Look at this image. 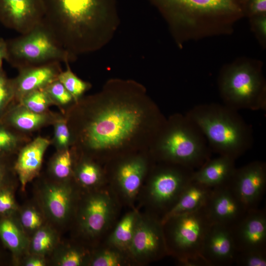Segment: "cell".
I'll return each mask as SVG.
<instances>
[{"mask_svg": "<svg viewBox=\"0 0 266 266\" xmlns=\"http://www.w3.org/2000/svg\"><path fill=\"white\" fill-rule=\"evenodd\" d=\"M237 252L266 250V212L258 208L248 210L230 228Z\"/></svg>", "mask_w": 266, "mask_h": 266, "instance_id": "obj_15", "label": "cell"}, {"mask_svg": "<svg viewBox=\"0 0 266 266\" xmlns=\"http://www.w3.org/2000/svg\"><path fill=\"white\" fill-rule=\"evenodd\" d=\"M44 16L42 0H0V23L20 34L40 24Z\"/></svg>", "mask_w": 266, "mask_h": 266, "instance_id": "obj_12", "label": "cell"}, {"mask_svg": "<svg viewBox=\"0 0 266 266\" xmlns=\"http://www.w3.org/2000/svg\"><path fill=\"white\" fill-rule=\"evenodd\" d=\"M20 222L23 228L28 231H36L42 226L41 214L33 207L24 209L20 214Z\"/></svg>", "mask_w": 266, "mask_h": 266, "instance_id": "obj_37", "label": "cell"}, {"mask_svg": "<svg viewBox=\"0 0 266 266\" xmlns=\"http://www.w3.org/2000/svg\"><path fill=\"white\" fill-rule=\"evenodd\" d=\"M31 140L30 135L18 132L0 122V157L16 156Z\"/></svg>", "mask_w": 266, "mask_h": 266, "instance_id": "obj_26", "label": "cell"}, {"mask_svg": "<svg viewBox=\"0 0 266 266\" xmlns=\"http://www.w3.org/2000/svg\"><path fill=\"white\" fill-rule=\"evenodd\" d=\"M52 126L53 127V134L50 139L51 145H52L56 151L70 148L72 144L71 134L64 115Z\"/></svg>", "mask_w": 266, "mask_h": 266, "instance_id": "obj_35", "label": "cell"}, {"mask_svg": "<svg viewBox=\"0 0 266 266\" xmlns=\"http://www.w3.org/2000/svg\"><path fill=\"white\" fill-rule=\"evenodd\" d=\"M61 64L56 62L18 69L17 75L12 78L15 102H19L31 92L45 88L58 79L63 70Z\"/></svg>", "mask_w": 266, "mask_h": 266, "instance_id": "obj_18", "label": "cell"}, {"mask_svg": "<svg viewBox=\"0 0 266 266\" xmlns=\"http://www.w3.org/2000/svg\"><path fill=\"white\" fill-rule=\"evenodd\" d=\"M140 216L136 210L126 214L109 236L108 240L109 246L128 253Z\"/></svg>", "mask_w": 266, "mask_h": 266, "instance_id": "obj_24", "label": "cell"}, {"mask_svg": "<svg viewBox=\"0 0 266 266\" xmlns=\"http://www.w3.org/2000/svg\"><path fill=\"white\" fill-rule=\"evenodd\" d=\"M84 257L83 252L80 249L69 247L59 255L56 263L60 266H79L83 264Z\"/></svg>", "mask_w": 266, "mask_h": 266, "instance_id": "obj_38", "label": "cell"}, {"mask_svg": "<svg viewBox=\"0 0 266 266\" xmlns=\"http://www.w3.org/2000/svg\"><path fill=\"white\" fill-rule=\"evenodd\" d=\"M73 175L79 184L88 188L97 186L101 180L99 167L89 160H83L74 166Z\"/></svg>", "mask_w": 266, "mask_h": 266, "instance_id": "obj_28", "label": "cell"}, {"mask_svg": "<svg viewBox=\"0 0 266 266\" xmlns=\"http://www.w3.org/2000/svg\"><path fill=\"white\" fill-rule=\"evenodd\" d=\"M173 166L157 170L147 188L148 202L155 210L162 213V216L176 202L192 180L195 171L179 165L173 164Z\"/></svg>", "mask_w": 266, "mask_h": 266, "instance_id": "obj_9", "label": "cell"}, {"mask_svg": "<svg viewBox=\"0 0 266 266\" xmlns=\"http://www.w3.org/2000/svg\"><path fill=\"white\" fill-rule=\"evenodd\" d=\"M218 86L223 104L236 110L266 109V89L260 66L235 62L221 72Z\"/></svg>", "mask_w": 266, "mask_h": 266, "instance_id": "obj_5", "label": "cell"}, {"mask_svg": "<svg viewBox=\"0 0 266 266\" xmlns=\"http://www.w3.org/2000/svg\"><path fill=\"white\" fill-rule=\"evenodd\" d=\"M253 26L256 33L262 39L266 38V15L252 17Z\"/></svg>", "mask_w": 266, "mask_h": 266, "instance_id": "obj_42", "label": "cell"}, {"mask_svg": "<svg viewBox=\"0 0 266 266\" xmlns=\"http://www.w3.org/2000/svg\"><path fill=\"white\" fill-rule=\"evenodd\" d=\"M125 252L110 246L98 251L91 258L92 266H120L127 264Z\"/></svg>", "mask_w": 266, "mask_h": 266, "instance_id": "obj_32", "label": "cell"}, {"mask_svg": "<svg viewBox=\"0 0 266 266\" xmlns=\"http://www.w3.org/2000/svg\"><path fill=\"white\" fill-rule=\"evenodd\" d=\"M73 151L69 148L56 151L49 162L48 171L55 181H67L73 175Z\"/></svg>", "mask_w": 266, "mask_h": 266, "instance_id": "obj_25", "label": "cell"}, {"mask_svg": "<svg viewBox=\"0 0 266 266\" xmlns=\"http://www.w3.org/2000/svg\"><path fill=\"white\" fill-rule=\"evenodd\" d=\"M57 241L56 233L48 227L42 226L35 231L30 244L34 255L42 256L50 252Z\"/></svg>", "mask_w": 266, "mask_h": 266, "instance_id": "obj_29", "label": "cell"}, {"mask_svg": "<svg viewBox=\"0 0 266 266\" xmlns=\"http://www.w3.org/2000/svg\"><path fill=\"white\" fill-rule=\"evenodd\" d=\"M187 115L198 126L212 152L236 160L250 149L253 133L238 112L224 104H198Z\"/></svg>", "mask_w": 266, "mask_h": 266, "instance_id": "obj_3", "label": "cell"}, {"mask_svg": "<svg viewBox=\"0 0 266 266\" xmlns=\"http://www.w3.org/2000/svg\"><path fill=\"white\" fill-rule=\"evenodd\" d=\"M128 253L139 262L157 260L168 254L161 219L140 216Z\"/></svg>", "mask_w": 266, "mask_h": 266, "instance_id": "obj_10", "label": "cell"}, {"mask_svg": "<svg viewBox=\"0 0 266 266\" xmlns=\"http://www.w3.org/2000/svg\"><path fill=\"white\" fill-rule=\"evenodd\" d=\"M145 171L144 162L138 159L128 161L120 166L116 177L118 189L128 201H133L138 194Z\"/></svg>", "mask_w": 266, "mask_h": 266, "instance_id": "obj_23", "label": "cell"}, {"mask_svg": "<svg viewBox=\"0 0 266 266\" xmlns=\"http://www.w3.org/2000/svg\"><path fill=\"white\" fill-rule=\"evenodd\" d=\"M16 204L12 193L8 190L0 191V213H5L15 209Z\"/></svg>", "mask_w": 266, "mask_h": 266, "instance_id": "obj_40", "label": "cell"}, {"mask_svg": "<svg viewBox=\"0 0 266 266\" xmlns=\"http://www.w3.org/2000/svg\"><path fill=\"white\" fill-rule=\"evenodd\" d=\"M6 57V40L0 37V69L2 67V63Z\"/></svg>", "mask_w": 266, "mask_h": 266, "instance_id": "obj_44", "label": "cell"}, {"mask_svg": "<svg viewBox=\"0 0 266 266\" xmlns=\"http://www.w3.org/2000/svg\"><path fill=\"white\" fill-rule=\"evenodd\" d=\"M168 125L159 143L161 159L195 170L210 158L205 137L187 114L176 116Z\"/></svg>", "mask_w": 266, "mask_h": 266, "instance_id": "obj_4", "label": "cell"}, {"mask_svg": "<svg viewBox=\"0 0 266 266\" xmlns=\"http://www.w3.org/2000/svg\"><path fill=\"white\" fill-rule=\"evenodd\" d=\"M44 89L53 105L57 106L63 115L76 103L72 95L58 79Z\"/></svg>", "mask_w": 266, "mask_h": 266, "instance_id": "obj_30", "label": "cell"}, {"mask_svg": "<svg viewBox=\"0 0 266 266\" xmlns=\"http://www.w3.org/2000/svg\"><path fill=\"white\" fill-rule=\"evenodd\" d=\"M230 229L211 223L205 234L201 255L207 266H230L237 254Z\"/></svg>", "mask_w": 266, "mask_h": 266, "instance_id": "obj_16", "label": "cell"}, {"mask_svg": "<svg viewBox=\"0 0 266 266\" xmlns=\"http://www.w3.org/2000/svg\"><path fill=\"white\" fill-rule=\"evenodd\" d=\"M5 60L17 70L52 62L69 63L75 56L64 49L41 23L28 33L6 40Z\"/></svg>", "mask_w": 266, "mask_h": 266, "instance_id": "obj_7", "label": "cell"}, {"mask_svg": "<svg viewBox=\"0 0 266 266\" xmlns=\"http://www.w3.org/2000/svg\"><path fill=\"white\" fill-rule=\"evenodd\" d=\"M244 13L250 17L266 14V0H244Z\"/></svg>", "mask_w": 266, "mask_h": 266, "instance_id": "obj_39", "label": "cell"}, {"mask_svg": "<svg viewBox=\"0 0 266 266\" xmlns=\"http://www.w3.org/2000/svg\"><path fill=\"white\" fill-rule=\"evenodd\" d=\"M211 190V188L192 179L174 204L162 217V223L174 216L194 212L203 207Z\"/></svg>", "mask_w": 266, "mask_h": 266, "instance_id": "obj_22", "label": "cell"}, {"mask_svg": "<svg viewBox=\"0 0 266 266\" xmlns=\"http://www.w3.org/2000/svg\"><path fill=\"white\" fill-rule=\"evenodd\" d=\"M235 161L233 158L224 155L210 158L195 170L193 179L211 188L227 184L236 168Z\"/></svg>", "mask_w": 266, "mask_h": 266, "instance_id": "obj_21", "label": "cell"}, {"mask_svg": "<svg viewBox=\"0 0 266 266\" xmlns=\"http://www.w3.org/2000/svg\"><path fill=\"white\" fill-rule=\"evenodd\" d=\"M42 24L72 55L92 51L99 43L102 0H42Z\"/></svg>", "mask_w": 266, "mask_h": 266, "instance_id": "obj_2", "label": "cell"}, {"mask_svg": "<svg viewBox=\"0 0 266 266\" xmlns=\"http://www.w3.org/2000/svg\"><path fill=\"white\" fill-rule=\"evenodd\" d=\"M50 145V139L38 136L25 144L17 154L14 169L22 190L39 175L44 154Z\"/></svg>", "mask_w": 266, "mask_h": 266, "instance_id": "obj_17", "label": "cell"}, {"mask_svg": "<svg viewBox=\"0 0 266 266\" xmlns=\"http://www.w3.org/2000/svg\"><path fill=\"white\" fill-rule=\"evenodd\" d=\"M204 207L171 217L163 224L168 254L185 266H207L201 255L203 240L210 224Z\"/></svg>", "mask_w": 266, "mask_h": 266, "instance_id": "obj_6", "label": "cell"}, {"mask_svg": "<svg viewBox=\"0 0 266 266\" xmlns=\"http://www.w3.org/2000/svg\"><path fill=\"white\" fill-rule=\"evenodd\" d=\"M204 209L210 223L229 228L248 210L229 183L212 188Z\"/></svg>", "mask_w": 266, "mask_h": 266, "instance_id": "obj_13", "label": "cell"}, {"mask_svg": "<svg viewBox=\"0 0 266 266\" xmlns=\"http://www.w3.org/2000/svg\"><path fill=\"white\" fill-rule=\"evenodd\" d=\"M29 258L25 263L26 266H44L46 265L45 260L42 256L34 255Z\"/></svg>", "mask_w": 266, "mask_h": 266, "instance_id": "obj_43", "label": "cell"}, {"mask_svg": "<svg viewBox=\"0 0 266 266\" xmlns=\"http://www.w3.org/2000/svg\"><path fill=\"white\" fill-rule=\"evenodd\" d=\"M71 146L93 153L118 146L139 127L143 112L133 105L113 104L104 108L89 98L76 102L64 114Z\"/></svg>", "mask_w": 266, "mask_h": 266, "instance_id": "obj_1", "label": "cell"}, {"mask_svg": "<svg viewBox=\"0 0 266 266\" xmlns=\"http://www.w3.org/2000/svg\"><path fill=\"white\" fill-rule=\"evenodd\" d=\"M18 103L32 111L39 113L49 111L50 107L54 106L44 89L30 92L25 96Z\"/></svg>", "mask_w": 266, "mask_h": 266, "instance_id": "obj_33", "label": "cell"}, {"mask_svg": "<svg viewBox=\"0 0 266 266\" xmlns=\"http://www.w3.org/2000/svg\"><path fill=\"white\" fill-rule=\"evenodd\" d=\"M115 203L109 194L99 192L89 196L80 209L79 225L82 232L94 237L102 233L115 213Z\"/></svg>", "mask_w": 266, "mask_h": 266, "instance_id": "obj_14", "label": "cell"}, {"mask_svg": "<svg viewBox=\"0 0 266 266\" xmlns=\"http://www.w3.org/2000/svg\"><path fill=\"white\" fill-rule=\"evenodd\" d=\"M66 65V69L60 72L58 79L72 95L76 102L89 88L90 85L89 83L80 79L72 72L69 63Z\"/></svg>", "mask_w": 266, "mask_h": 266, "instance_id": "obj_31", "label": "cell"}, {"mask_svg": "<svg viewBox=\"0 0 266 266\" xmlns=\"http://www.w3.org/2000/svg\"><path fill=\"white\" fill-rule=\"evenodd\" d=\"M241 1H242V2L243 3L244 0H241Z\"/></svg>", "mask_w": 266, "mask_h": 266, "instance_id": "obj_45", "label": "cell"}, {"mask_svg": "<svg viewBox=\"0 0 266 266\" xmlns=\"http://www.w3.org/2000/svg\"><path fill=\"white\" fill-rule=\"evenodd\" d=\"M10 157L12 156L0 157V187L7 180L9 176L16 173L14 166L10 167L6 163L7 159Z\"/></svg>", "mask_w": 266, "mask_h": 266, "instance_id": "obj_41", "label": "cell"}, {"mask_svg": "<svg viewBox=\"0 0 266 266\" xmlns=\"http://www.w3.org/2000/svg\"><path fill=\"white\" fill-rule=\"evenodd\" d=\"M0 237L13 253L20 254L26 249L27 241L18 226L12 220L4 219L0 221Z\"/></svg>", "mask_w": 266, "mask_h": 266, "instance_id": "obj_27", "label": "cell"}, {"mask_svg": "<svg viewBox=\"0 0 266 266\" xmlns=\"http://www.w3.org/2000/svg\"><path fill=\"white\" fill-rule=\"evenodd\" d=\"M190 27L199 21L229 20L244 14L241 0H159Z\"/></svg>", "mask_w": 266, "mask_h": 266, "instance_id": "obj_8", "label": "cell"}, {"mask_svg": "<svg viewBox=\"0 0 266 266\" xmlns=\"http://www.w3.org/2000/svg\"><path fill=\"white\" fill-rule=\"evenodd\" d=\"M15 101L12 78L8 77L2 67L0 69V120Z\"/></svg>", "mask_w": 266, "mask_h": 266, "instance_id": "obj_34", "label": "cell"}, {"mask_svg": "<svg viewBox=\"0 0 266 266\" xmlns=\"http://www.w3.org/2000/svg\"><path fill=\"white\" fill-rule=\"evenodd\" d=\"M229 184L247 210L258 208L266 191V163L255 161L235 168Z\"/></svg>", "mask_w": 266, "mask_h": 266, "instance_id": "obj_11", "label": "cell"}, {"mask_svg": "<svg viewBox=\"0 0 266 266\" xmlns=\"http://www.w3.org/2000/svg\"><path fill=\"white\" fill-rule=\"evenodd\" d=\"M43 205L54 221L64 222L69 216L73 201V192L67 181L46 183L41 194Z\"/></svg>", "mask_w": 266, "mask_h": 266, "instance_id": "obj_20", "label": "cell"}, {"mask_svg": "<svg viewBox=\"0 0 266 266\" xmlns=\"http://www.w3.org/2000/svg\"><path fill=\"white\" fill-rule=\"evenodd\" d=\"M234 263L239 266H266V250L237 252Z\"/></svg>", "mask_w": 266, "mask_h": 266, "instance_id": "obj_36", "label": "cell"}, {"mask_svg": "<svg viewBox=\"0 0 266 266\" xmlns=\"http://www.w3.org/2000/svg\"><path fill=\"white\" fill-rule=\"evenodd\" d=\"M63 116L61 112L50 110L44 113H36L20 103L14 102L0 122L18 132L30 135L43 128L52 126Z\"/></svg>", "mask_w": 266, "mask_h": 266, "instance_id": "obj_19", "label": "cell"}]
</instances>
